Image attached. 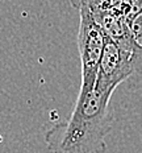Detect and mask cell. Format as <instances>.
Masks as SVG:
<instances>
[{"label":"cell","instance_id":"obj_5","mask_svg":"<svg viewBox=\"0 0 142 153\" xmlns=\"http://www.w3.org/2000/svg\"><path fill=\"white\" fill-rule=\"evenodd\" d=\"M140 11H142V0H129V15L128 21L133 16H135Z\"/></svg>","mask_w":142,"mask_h":153},{"label":"cell","instance_id":"obj_4","mask_svg":"<svg viewBox=\"0 0 142 153\" xmlns=\"http://www.w3.org/2000/svg\"><path fill=\"white\" fill-rule=\"evenodd\" d=\"M132 34H133L135 42L138 44V49L133 53L132 62H133V75L129 81L132 86L137 88L142 87V11H140L135 16L129 20Z\"/></svg>","mask_w":142,"mask_h":153},{"label":"cell","instance_id":"obj_1","mask_svg":"<svg viewBox=\"0 0 142 153\" xmlns=\"http://www.w3.org/2000/svg\"><path fill=\"white\" fill-rule=\"evenodd\" d=\"M110 92L93 87L79 92L67 120L57 122L45 132V141L53 153H104L105 137L113 126L109 110Z\"/></svg>","mask_w":142,"mask_h":153},{"label":"cell","instance_id":"obj_3","mask_svg":"<svg viewBox=\"0 0 142 153\" xmlns=\"http://www.w3.org/2000/svg\"><path fill=\"white\" fill-rule=\"evenodd\" d=\"M132 75H133L132 53L122 49L115 41L107 37L93 87L103 92L113 94L116 88L122 82L129 81Z\"/></svg>","mask_w":142,"mask_h":153},{"label":"cell","instance_id":"obj_2","mask_svg":"<svg viewBox=\"0 0 142 153\" xmlns=\"http://www.w3.org/2000/svg\"><path fill=\"white\" fill-rule=\"evenodd\" d=\"M78 29V50L82 66V83L79 92H88L96 82L99 63L105 46L107 36L93 15L87 8H80Z\"/></svg>","mask_w":142,"mask_h":153}]
</instances>
